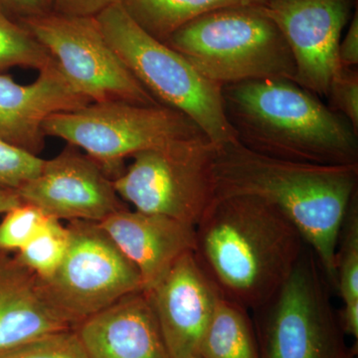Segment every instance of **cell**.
<instances>
[{"instance_id": "6da1fadb", "label": "cell", "mask_w": 358, "mask_h": 358, "mask_svg": "<svg viewBox=\"0 0 358 358\" xmlns=\"http://www.w3.org/2000/svg\"><path fill=\"white\" fill-rule=\"evenodd\" d=\"M216 199L247 195L277 207L300 231L336 291L339 228L358 192V164L320 166L267 157L237 140L216 145Z\"/></svg>"}, {"instance_id": "3957f363", "label": "cell", "mask_w": 358, "mask_h": 358, "mask_svg": "<svg viewBox=\"0 0 358 358\" xmlns=\"http://www.w3.org/2000/svg\"><path fill=\"white\" fill-rule=\"evenodd\" d=\"M221 96L236 140L253 152L320 166L358 164V131L293 80L226 85Z\"/></svg>"}, {"instance_id": "cb8c5ba5", "label": "cell", "mask_w": 358, "mask_h": 358, "mask_svg": "<svg viewBox=\"0 0 358 358\" xmlns=\"http://www.w3.org/2000/svg\"><path fill=\"white\" fill-rule=\"evenodd\" d=\"M48 217L37 207L23 202L7 211L0 222V253L20 251Z\"/></svg>"}, {"instance_id": "4fadbf2b", "label": "cell", "mask_w": 358, "mask_h": 358, "mask_svg": "<svg viewBox=\"0 0 358 358\" xmlns=\"http://www.w3.org/2000/svg\"><path fill=\"white\" fill-rule=\"evenodd\" d=\"M145 293L171 358L199 355L200 343L222 294L200 267L194 252L183 254Z\"/></svg>"}, {"instance_id": "7a4b0ae2", "label": "cell", "mask_w": 358, "mask_h": 358, "mask_svg": "<svg viewBox=\"0 0 358 358\" xmlns=\"http://www.w3.org/2000/svg\"><path fill=\"white\" fill-rule=\"evenodd\" d=\"M306 244L277 207L234 195L214 200L205 212L193 252L223 298L251 312L281 288Z\"/></svg>"}, {"instance_id": "52a82bcc", "label": "cell", "mask_w": 358, "mask_h": 358, "mask_svg": "<svg viewBox=\"0 0 358 358\" xmlns=\"http://www.w3.org/2000/svg\"><path fill=\"white\" fill-rule=\"evenodd\" d=\"M215 152L205 134L141 150L114 179L115 192L136 210L195 227L216 199Z\"/></svg>"}, {"instance_id": "f546056e", "label": "cell", "mask_w": 358, "mask_h": 358, "mask_svg": "<svg viewBox=\"0 0 358 358\" xmlns=\"http://www.w3.org/2000/svg\"><path fill=\"white\" fill-rule=\"evenodd\" d=\"M339 324L346 336H350L357 343L358 339V303L343 305L338 310Z\"/></svg>"}, {"instance_id": "30bf717a", "label": "cell", "mask_w": 358, "mask_h": 358, "mask_svg": "<svg viewBox=\"0 0 358 358\" xmlns=\"http://www.w3.org/2000/svg\"><path fill=\"white\" fill-rule=\"evenodd\" d=\"M64 259L41 280L52 303L77 327L120 299L143 291L138 268L100 223L69 221Z\"/></svg>"}, {"instance_id": "5bb4252c", "label": "cell", "mask_w": 358, "mask_h": 358, "mask_svg": "<svg viewBox=\"0 0 358 358\" xmlns=\"http://www.w3.org/2000/svg\"><path fill=\"white\" fill-rule=\"evenodd\" d=\"M92 103L71 86L55 60L39 70L31 84L16 83L0 74V138L30 154L45 147L43 124L50 115Z\"/></svg>"}, {"instance_id": "4316f807", "label": "cell", "mask_w": 358, "mask_h": 358, "mask_svg": "<svg viewBox=\"0 0 358 358\" xmlns=\"http://www.w3.org/2000/svg\"><path fill=\"white\" fill-rule=\"evenodd\" d=\"M51 11L70 16H96L126 0H47Z\"/></svg>"}, {"instance_id": "8fae6325", "label": "cell", "mask_w": 358, "mask_h": 358, "mask_svg": "<svg viewBox=\"0 0 358 358\" xmlns=\"http://www.w3.org/2000/svg\"><path fill=\"white\" fill-rule=\"evenodd\" d=\"M23 203L31 204L57 220L100 223L127 208L114 186V178L80 148L69 145L40 173L16 192Z\"/></svg>"}, {"instance_id": "e0dca14e", "label": "cell", "mask_w": 358, "mask_h": 358, "mask_svg": "<svg viewBox=\"0 0 358 358\" xmlns=\"http://www.w3.org/2000/svg\"><path fill=\"white\" fill-rule=\"evenodd\" d=\"M74 327L52 303L40 278L15 257L0 253V353Z\"/></svg>"}, {"instance_id": "ac0fdd59", "label": "cell", "mask_w": 358, "mask_h": 358, "mask_svg": "<svg viewBox=\"0 0 358 358\" xmlns=\"http://www.w3.org/2000/svg\"><path fill=\"white\" fill-rule=\"evenodd\" d=\"M267 0H126L124 8L155 39L166 42L176 30L205 14L246 6H265Z\"/></svg>"}, {"instance_id": "1f68e13d", "label": "cell", "mask_w": 358, "mask_h": 358, "mask_svg": "<svg viewBox=\"0 0 358 358\" xmlns=\"http://www.w3.org/2000/svg\"><path fill=\"white\" fill-rule=\"evenodd\" d=\"M183 358H202V357H199V355H190V357H183Z\"/></svg>"}, {"instance_id": "9a60e30c", "label": "cell", "mask_w": 358, "mask_h": 358, "mask_svg": "<svg viewBox=\"0 0 358 358\" xmlns=\"http://www.w3.org/2000/svg\"><path fill=\"white\" fill-rule=\"evenodd\" d=\"M100 225L138 268L145 292L154 288L183 254L194 251V226L166 216L127 207Z\"/></svg>"}, {"instance_id": "603a6c76", "label": "cell", "mask_w": 358, "mask_h": 358, "mask_svg": "<svg viewBox=\"0 0 358 358\" xmlns=\"http://www.w3.org/2000/svg\"><path fill=\"white\" fill-rule=\"evenodd\" d=\"M0 358H89L76 327L45 334L0 353Z\"/></svg>"}, {"instance_id": "9c48e42d", "label": "cell", "mask_w": 358, "mask_h": 358, "mask_svg": "<svg viewBox=\"0 0 358 358\" xmlns=\"http://www.w3.org/2000/svg\"><path fill=\"white\" fill-rule=\"evenodd\" d=\"M20 22L43 45L71 86L92 103L160 105L115 53L95 16L50 11Z\"/></svg>"}, {"instance_id": "83f0119b", "label": "cell", "mask_w": 358, "mask_h": 358, "mask_svg": "<svg viewBox=\"0 0 358 358\" xmlns=\"http://www.w3.org/2000/svg\"><path fill=\"white\" fill-rule=\"evenodd\" d=\"M0 8L17 21L51 11L47 0H0Z\"/></svg>"}, {"instance_id": "7c38bea8", "label": "cell", "mask_w": 358, "mask_h": 358, "mask_svg": "<svg viewBox=\"0 0 358 358\" xmlns=\"http://www.w3.org/2000/svg\"><path fill=\"white\" fill-rule=\"evenodd\" d=\"M357 0H267L265 7L280 28L296 66L294 82L327 96L338 70L341 32Z\"/></svg>"}, {"instance_id": "7402d4cb", "label": "cell", "mask_w": 358, "mask_h": 358, "mask_svg": "<svg viewBox=\"0 0 358 358\" xmlns=\"http://www.w3.org/2000/svg\"><path fill=\"white\" fill-rule=\"evenodd\" d=\"M336 293L343 305L358 303V192L339 228L336 248Z\"/></svg>"}, {"instance_id": "44dd1931", "label": "cell", "mask_w": 358, "mask_h": 358, "mask_svg": "<svg viewBox=\"0 0 358 358\" xmlns=\"http://www.w3.org/2000/svg\"><path fill=\"white\" fill-rule=\"evenodd\" d=\"M68 242L67 227L60 220L48 217L35 236L14 257L40 279H48L62 263Z\"/></svg>"}, {"instance_id": "484cf974", "label": "cell", "mask_w": 358, "mask_h": 358, "mask_svg": "<svg viewBox=\"0 0 358 358\" xmlns=\"http://www.w3.org/2000/svg\"><path fill=\"white\" fill-rule=\"evenodd\" d=\"M327 98L331 109L346 117L358 131V72L355 68L338 67L329 83Z\"/></svg>"}, {"instance_id": "4dcf8cb0", "label": "cell", "mask_w": 358, "mask_h": 358, "mask_svg": "<svg viewBox=\"0 0 358 358\" xmlns=\"http://www.w3.org/2000/svg\"><path fill=\"white\" fill-rule=\"evenodd\" d=\"M21 203L22 201L17 193L11 190L0 189V214L6 213L7 211Z\"/></svg>"}, {"instance_id": "ffe728a7", "label": "cell", "mask_w": 358, "mask_h": 358, "mask_svg": "<svg viewBox=\"0 0 358 358\" xmlns=\"http://www.w3.org/2000/svg\"><path fill=\"white\" fill-rule=\"evenodd\" d=\"M53 60L22 23L0 8V74L14 67L39 71Z\"/></svg>"}, {"instance_id": "277c9868", "label": "cell", "mask_w": 358, "mask_h": 358, "mask_svg": "<svg viewBox=\"0 0 358 358\" xmlns=\"http://www.w3.org/2000/svg\"><path fill=\"white\" fill-rule=\"evenodd\" d=\"M223 87L265 79L294 81L284 35L264 6L228 7L200 16L164 42Z\"/></svg>"}, {"instance_id": "f1b7e54d", "label": "cell", "mask_w": 358, "mask_h": 358, "mask_svg": "<svg viewBox=\"0 0 358 358\" xmlns=\"http://www.w3.org/2000/svg\"><path fill=\"white\" fill-rule=\"evenodd\" d=\"M338 65L343 68H355L358 64V13L353 14L348 33L339 42Z\"/></svg>"}, {"instance_id": "8992f818", "label": "cell", "mask_w": 358, "mask_h": 358, "mask_svg": "<svg viewBox=\"0 0 358 358\" xmlns=\"http://www.w3.org/2000/svg\"><path fill=\"white\" fill-rule=\"evenodd\" d=\"M331 284L308 244L286 282L251 310L262 358H357L346 343Z\"/></svg>"}, {"instance_id": "2e32d148", "label": "cell", "mask_w": 358, "mask_h": 358, "mask_svg": "<svg viewBox=\"0 0 358 358\" xmlns=\"http://www.w3.org/2000/svg\"><path fill=\"white\" fill-rule=\"evenodd\" d=\"M89 358H171L147 293L120 299L76 327Z\"/></svg>"}, {"instance_id": "ba28073f", "label": "cell", "mask_w": 358, "mask_h": 358, "mask_svg": "<svg viewBox=\"0 0 358 358\" xmlns=\"http://www.w3.org/2000/svg\"><path fill=\"white\" fill-rule=\"evenodd\" d=\"M43 131L84 150L114 179L124 171L127 157L169 141L204 134L178 110L122 101L90 103L52 115L44 122Z\"/></svg>"}, {"instance_id": "d6986e66", "label": "cell", "mask_w": 358, "mask_h": 358, "mask_svg": "<svg viewBox=\"0 0 358 358\" xmlns=\"http://www.w3.org/2000/svg\"><path fill=\"white\" fill-rule=\"evenodd\" d=\"M202 358H262L247 308L221 298L200 343Z\"/></svg>"}, {"instance_id": "d4e9b609", "label": "cell", "mask_w": 358, "mask_h": 358, "mask_svg": "<svg viewBox=\"0 0 358 358\" xmlns=\"http://www.w3.org/2000/svg\"><path fill=\"white\" fill-rule=\"evenodd\" d=\"M44 159L0 138V189L17 192L41 171Z\"/></svg>"}, {"instance_id": "5b68a950", "label": "cell", "mask_w": 358, "mask_h": 358, "mask_svg": "<svg viewBox=\"0 0 358 358\" xmlns=\"http://www.w3.org/2000/svg\"><path fill=\"white\" fill-rule=\"evenodd\" d=\"M103 36L157 103L182 113L219 145L236 140L224 114L221 88L179 52L145 32L124 4L95 16Z\"/></svg>"}]
</instances>
